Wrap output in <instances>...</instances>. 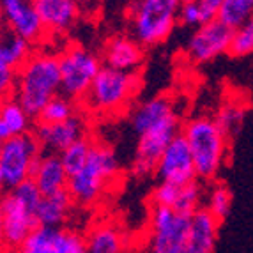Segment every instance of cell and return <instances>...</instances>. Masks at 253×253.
I'll return each mask as SVG.
<instances>
[{"label": "cell", "instance_id": "cell-1", "mask_svg": "<svg viewBox=\"0 0 253 253\" xmlns=\"http://www.w3.org/2000/svg\"><path fill=\"white\" fill-rule=\"evenodd\" d=\"M57 94H60L59 55L34 48L18 69L13 96L36 121L42 106Z\"/></svg>", "mask_w": 253, "mask_h": 253}, {"label": "cell", "instance_id": "cell-2", "mask_svg": "<svg viewBox=\"0 0 253 253\" xmlns=\"http://www.w3.org/2000/svg\"><path fill=\"white\" fill-rule=\"evenodd\" d=\"M181 135L190 147L195 175L199 181L212 182L223 169L228 156V142L212 115H195L186 119Z\"/></svg>", "mask_w": 253, "mask_h": 253}, {"label": "cell", "instance_id": "cell-3", "mask_svg": "<svg viewBox=\"0 0 253 253\" xmlns=\"http://www.w3.org/2000/svg\"><path fill=\"white\" fill-rule=\"evenodd\" d=\"M142 78L138 73H126L103 66L85 94L80 108L89 114L117 115L127 112L138 96Z\"/></svg>", "mask_w": 253, "mask_h": 253}, {"label": "cell", "instance_id": "cell-4", "mask_svg": "<svg viewBox=\"0 0 253 253\" xmlns=\"http://www.w3.org/2000/svg\"><path fill=\"white\" fill-rule=\"evenodd\" d=\"M121 172V163L110 145L92 140L89 158L75 175L68 181V193L75 206H92L101 199L108 186Z\"/></svg>", "mask_w": 253, "mask_h": 253}, {"label": "cell", "instance_id": "cell-5", "mask_svg": "<svg viewBox=\"0 0 253 253\" xmlns=\"http://www.w3.org/2000/svg\"><path fill=\"white\" fill-rule=\"evenodd\" d=\"M182 0H133L129 5L131 36L147 50L163 44L179 23Z\"/></svg>", "mask_w": 253, "mask_h": 253}, {"label": "cell", "instance_id": "cell-6", "mask_svg": "<svg viewBox=\"0 0 253 253\" xmlns=\"http://www.w3.org/2000/svg\"><path fill=\"white\" fill-rule=\"evenodd\" d=\"M181 126L182 123L177 112L163 121L152 123L135 131L136 145L129 170L136 179H147L156 173L158 160L167 149V145L181 133Z\"/></svg>", "mask_w": 253, "mask_h": 253}, {"label": "cell", "instance_id": "cell-7", "mask_svg": "<svg viewBox=\"0 0 253 253\" xmlns=\"http://www.w3.org/2000/svg\"><path fill=\"white\" fill-rule=\"evenodd\" d=\"M57 55L60 69V94L80 105L99 69L103 68L101 59L94 51L75 42L68 44Z\"/></svg>", "mask_w": 253, "mask_h": 253}, {"label": "cell", "instance_id": "cell-8", "mask_svg": "<svg viewBox=\"0 0 253 253\" xmlns=\"http://www.w3.org/2000/svg\"><path fill=\"white\" fill-rule=\"evenodd\" d=\"M41 154L42 149L34 131L4 140L0 147V173L4 177L5 188L13 190L30 179L32 165Z\"/></svg>", "mask_w": 253, "mask_h": 253}, {"label": "cell", "instance_id": "cell-9", "mask_svg": "<svg viewBox=\"0 0 253 253\" xmlns=\"http://www.w3.org/2000/svg\"><path fill=\"white\" fill-rule=\"evenodd\" d=\"M149 225L151 253H186L190 216L179 214L170 207L152 206Z\"/></svg>", "mask_w": 253, "mask_h": 253}, {"label": "cell", "instance_id": "cell-10", "mask_svg": "<svg viewBox=\"0 0 253 253\" xmlns=\"http://www.w3.org/2000/svg\"><path fill=\"white\" fill-rule=\"evenodd\" d=\"M230 39H232V30L227 25H223L219 20L207 21L191 32L184 48L186 59L193 64L212 62L221 55L228 53Z\"/></svg>", "mask_w": 253, "mask_h": 253}, {"label": "cell", "instance_id": "cell-11", "mask_svg": "<svg viewBox=\"0 0 253 253\" xmlns=\"http://www.w3.org/2000/svg\"><path fill=\"white\" fill-rule=\"evenodd\" d=\"M0 14L2 25L32 46H39L48 39L32 0H0Z\"/></svg>", "mask_w": 253, "mask_h": 253}, {"label": "cell", "instance_id": "cell-12", "mask_svg": "<svg viewBox=\"0 0 253 253\" xmlns=\"http://www.w3.org/2000/svg\"><path fill=\"white\" fill-rule=\"evenodd\" d=\"M34 135L41 145L42 152L46 154H60L64 149H68L76 140L89 136V123L80 110L71 119L57 124H36Z\"/></svg>", "mask_w": 253, "mask_h": 253}, {"label": "cell", "instance_id": "cell-13", "mask_svg": "<svg viewBox=\"0 0 253 253\" xmlns=\"http://www.w3.org/2000/svg\"><path fill=\"white\" fill-rule=\"evenodd\" d=\"M0 211L4 218V237L5 248L7 250H20L30 232L38 227L36 211L29 209L23 202L14 197L11 190L4 193L0 199Z\"/></svg>", "mask_w": 253, "mask_h": 253}, {"label": "cell", "instance_id": "cell-14", "mask_svg": "<svg viewBox=\"0 0 253 253\" xmlns=\"http://www.w3.org/2000/svg\"><path fill=\"white\" fill-rule=\"evenodd\" d=\"M154 175L160 179V182H170L177 186L188 184L197 179L190 147L181 133L167 145L160 156Z\"/></svg>", "mask_w": 253, "mask_h": 253}, {"label": "cell", "instance_id": "cell-15", "mask_svg": "<svg viewBox=\"0 0 253 253\" xmlns=\"http://www.w3.org/2000/svg\"><path fill=\"white\" fill-rule=\"evenodd\" d=\"M23 253H78L85 250V237L62 227H36L21 245Z\"/></svg>", "mask_w": 253, "mask_h": 253}, {"label": "cell", "instance_id": "cell-16", "mask_svg": "<svg viewBox=\"0 0 253 253\" xmlns=\"http://www.w3.org/2000/svg\"><path fill=\"white\" fill-rule=\"evenodd\" d=\"M99 59L106 68L138 73L145 60V48L131 34H114L105 41Z\"/></svg>", "mask_w": 253, "mask_h": 253}, {"label": "cell", "instance_id": "cell-17", "mask_svg": "<svg viewBox=\"0 0 253 253\" xmlns=\"http://www.w3.org/2000/svg\"><path fill=\"white\" fill-rule=\"evenodd\" d=\"M36 9L48 39L68 34L80 18V4L76 0H38Z\"/></svg>", "mask_w": 253, "mask_h": 253}, {"label": "cell", "instance_id": "cell-18", "mask_svg": "<svg viewBox=\"0 0 253 253\" xmlns=\"http://www.w3.org/2000/svg\"><path fill=\"white\" fill-rule=\"evenodd\" d=\"M221 221L216 219L206 207H200L190 216L186 253H214Z\"/></svg>", "mask_w": 253, "mask_h": 253}, {"label": "cell", "instance_id": "cell-19", "mask_svg": "<svg viewBox=\"0 0 253 253\" xmlns=\"http://www.w3.org/2000/svg\"><path fill=\"white\" fill-rule=\"evenodd\" d=\"M30 179L38 186L41 195H51L57 191L68 190L69 175L64 169L59 154H46L42 152L36 160L30 170Z\"/></svg>", "mask_w": 253, "mask_h": 253}, {"label": "cell", "instance_id": "cell-20", "mask_svg": "<svg viewBox=\"0 0 253 253\" xmlns=\"http://www.w3.org/2000/svg\"><path fill=\"white\" fill-rule=\"evenodd\" d=\"M34 119L27 114L14 96L0 99V140L25 135L34 129Z\"/></svg>", "mask_w": 253, "mask_h": 253}, {"label": "cell", "instance_id": "cell-21", "mask_svg": "<svg viewBox=\"0 0 253 253\" xmlns=\"http://www.w3.org/2000/svg\"><path fill=\"white\" fill-rule=\"evenodd\" d=\"M75 202L68 190L57 191L51 195H42L36 211V219L39 227H62L71 214Z\"/></svg>", "mask_w": 253, "mask_h": 253}, {"label": "cell", "instance_id": "cell-22", "mask_svg": "<svg viewBox=\"0 0 253 253\" xmlns=\"http://www.w3.org/2000/svg\"><path fill=\"white\" fill-rule=\"evenodd\" d=\"M32 51H34V46L30 42L13 34L4 25H0V68L18 71Z\"/></svg>", "mask_w": 253, "mask_h": 253}, {"label": "cell", "instance_id": "cell-23", "mask_svg": "<svg viewBox=\"0 0 253 253\" xmlns=\"http://www.w3.org/2000/svg\"><path fill=\"white\" fill-rule=\"evenodd\" d=\"M123 236L112 223L96 225L85 237L87 253H123Z\"/></svg>", "mask_w": 253, "mask_h": 253}, {"label": "cell", "instance_id": "cell-24", "mask_svg": "<svg viewBox=\"0 0 253 253\" xmlns=\"http://www.w3.org/2000/svg\"><path fill=\"white\" fill-rule=\"evenodd\" d=\"M80 105L75 103L69 97L57 94L55 97H51L46 105L42 106V110L39 112V115L36 117V124H57L64 123L71 119L73 115H76L80 112Z\"/></svg>", "mask_w": 253, "mask_h": 253}, {"label": "cell", "instance_id": "cell-25", "mask_svg": "<svg viewBox=\"0 0 253 253\" xmlns=\"http://www.w3.org/2000/svg\"><path fill=\"white\" fill-rule=\"evenodd\" d=\"M232 204H234V195L232 190L228 188L225 182H214V184L209 188V193H207L206 199V209L214 216L216 219H219L223 223L225 219L228 218L230 211H232Z\"/></svg>", "mask_w": 253, "mask_h": 253}, {"label": "cell", "instance_id": "cell-26", "mask_svg": "<svg viewBox=\"0 0 253 253\" xmlns=\"http://www.w3.org/2000/svg\"><path fill=\"white\" fill-rule=\"evenodd\" d=\"M250 16H253V0H223L218 9L216 20L234 30L241 23H245Z\"/></svg>", "mask_w": 253, "mask_h": 253}, {"label": "cell", "instance_id": "cell-27", "mask_svg": "<svg viewBox=\"0 0 253 253\" xmlns=\"http://www.w3.org/2000/svg\"><path fill=\"white\" fill-rule=\"evenodd\" d=\"M245 115H246V108L241 103L228 101L219 106V110L214 115V121L221 127V131L227 135V138L232 140L239 133L241 126H243V121H245Z\"/></svg>", "mask_w": 253, "mask_h": 253}, {"label": "cell", "instance_id": "cell-28", "mask_svg": "<svg viewBox=\"0 0 253 253\" xmlns=\"http://www.w3.org/2000/svg\"><path fill=\"white\" fill-rule=\"evenodd\" d=\"M92 136H85V138H80L76 140L75 144H71L68 149H64L62 152L59 154L60 161H62L64 169L68 172V175H75L78 170L82 169L89 158V152H90V147H92Z\"/></svg>", "mask_w": 253, "mask_h": 253}, {"label": "cell", "instance_id": "cell-29", "mask_svg": "<svg viewBox=\"0 0 253 253\" xmlns=\"http://www.w3.org/2000/svg\"><path fill=\"white\" fill-rule=\"evenodd\" d=\"M202 199H204V188L200 184L199 179L188 182V184H182L179 188L177 200L173 204V211L179 212V214L191 216L197 209L202 207Z\"/></svg>", "mask_w": 253, "mask_h": 253}, {"label": "cell", "instance_id": "cell-30", "mask_svg": "<svg viewBox=\"0 0 253 253\" xmlns=\"http://www.w3.org/2000/svg\"><path fill=\"white\" fill-rule=\"evenodd\" d=\"M228 55L234 59H243L253 55V16L232 30V39L228 46Z\"/></svg>", "mask_w": 253, "mask_h": 253}, {"label": "cell", "instance_id": "cell-31", "mask_svg": "<svg viewBox=\"0 0 253 253\" xmlns=\"http://www.w3.org/2000/svg\"><path fill=\"white\" fill-rule=\"evenodd\" d=\"M179 188L181 186L170 184V182H158L151 193V206L170 207L172 209L175 200H177Z\"/></svg>", "mask_w": 253, "mask_h": 253}, {"label": "cell", "instance_id": "cell-32", "mask_svg": "<svg viewBox=\"0 0 253 253\" xmlns=\"http://www.w3.org/2000/svg\"><path fill=\"white\" fill-rule=\"evenodd\" d=\"M179 23L182 27H190V29H197V27L207 23V18L199 2H184L181 5V9H179Z\"/></svg>", "mask_w": 253, "mask_h": 253}, {"label": "cell", "instance_id": "cell-33", "mask_svg": "<svg viewBox=\"0 0 253 253\" xmlns=\"http://www.w3.org/2000/svg\"><path fill=\"white\" fill-rule=\"evenodd\" d=\"M197 2H199L200 7H202L207 21H212V20H216V16H218V9L223 0H197Z\"/></svg>", "mask_w": 253, "mask_h": 253}, {"label": "cell", "instance_id": "cell-34", "mask_svg": "<svg viewBox=\"0 0 253 253\" xmlns=\"http://www.w3.org/2000/svg\"><path fill=\"white\" fill-rule=\"evenodd\" d=\"M5 248V237H4V218H2V211H0V250Z\"/></svg>", "mask_w": 253, "mask_h": 253}, {"label": "cell", "instance_id": "cell-35", "mask_svg": "<svg viewBox=\"0 0 253 253\" xmlns=\"http://www.w3.org/2000/svg\"><path fill=\"white\" fill-rule=\"evenodd\" d=\"M5 190H7V188H5V184H4V177H2V173H0V199L4 197Z\"/></svg>", "mask_w": 253, "mask_h": 253}, {"label": "cell", "instance_id": "cell-36", "mask_svg": "<svg viewBox=\"0 0 253 253\" xmlns=\"http://www.w3.org/2000/svg\"><path fill=\"white\" fill-rule=\"evenodd\" d=\"M184 2H197V0H182V4H184Z\"/></svg>", "mask_w": 253, "mask_h": 253}, {"label": "cell", "instance_id": "cell-37", "mask_svg": "<svg viewBox=\"0 0 253 253\" xmlns=\"http://www.w3.org/2000/svg\"><path fill=\"white\" fill-rule=\"evenodd\" d=\"M76 2H78V4H80V2H89V0H76Z\"/></svg>", "mask_w": 253, "mask_h": 253}, {"label": "cell", "instance_id": "cell-38", "mask_svg": "<svg viewBox=\"0 0 253 253\" xmlns=\"http://www.w3.org/2000/svg\"><path fill=\"white\" fill-rule=\"evenodd\" d=\"M0 25H2V14H0Z\"/></svg>", "mask_w": 253, "mask_h": 253}, {"label": "cell", "instance_id": "cell-39", "mask_svg": "<svg viewBox=\"0 0 253 253\" xmlns=\"http://www.w3.org/2000/svg\"><path fill=\"white\" fill-rule=\"evenodd\" d=\"M0 147H2V140H0Z\"/></svg>", "mask_w": 253, "mask_h": 253}, {"label": "cell", "instance_id": "cell-40", "mask_svg": "<svg viewBox=\"0 0 253 253\" xmlns=\"http://www.w3.org/2000/svg\"><path fill=\"white\" fill-rule=\"evenodd\" d=\"M18 253H23V252H21V250H20V252H18Z\"/></svg>", "mask_w": 253, "mask_h": 253}, {"label": "cell", "instance_id": "cell-41", "mask_svg": "<svg viewBox=\"0 0 253 253\" xmlns=\"http://www.w3.org/2000/svg\"><path fill=\"white\" fill-rule=\"evenodd\" d=\"M32 2H38V0H32Z\"/></svg>", "mask_w": 253, "mask_h": 253}]
</instances>
